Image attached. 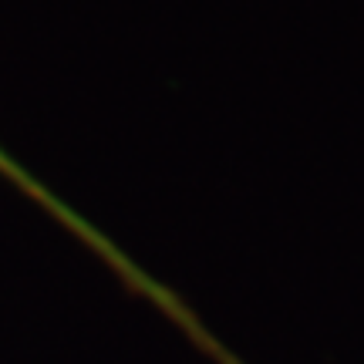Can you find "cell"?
I'll use <instances>...</instances> for the list:
<instances>
[{"label": "cell", "mask_w": 364, "mask_h": 364, "mask_svg": "<svg viewBox=\"0 0 364 364\" xmlns=\"http://www.w3.org/2000/svg\"><path fill=\"white\" fill-rule=\"evenodd\" d=\"M0 176H4L7 182H11V186H17L21 193L31 196V199H34V203H38V206L44 209V213H51V216H54L58 223H65L68 230H71L75 236H81V240H85V243H88L91 250H98V253H102L105 260L112 263V267H115L118 273H125V277H129L132 284H139V290H149V284H145L142 277H139V273L132 270L129 263H125L122 257H118L115 250H112V243H108V240H105V236L98 233V230H91V226H88L85 220H81V216L75 213V209L65 206V203H61V199H58V196H54L51 189L44 186V182L34 179V176H31V172H27L24 166L17 162V159L7 156L4 149H0Z\"/></svg>", "instance_id": "1"}]
</instances>
